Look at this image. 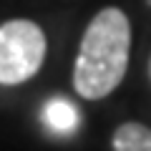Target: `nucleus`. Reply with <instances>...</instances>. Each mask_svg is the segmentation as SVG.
<instances>
[{
	"mask_svg": "<svg viewBox=\"0 0 151 151\" xmlns=\"http://www.w3.org/2000/svg\"><path fill=\"white\" fill-rule=\"evenodd\" d=\"M131 23L121 8H103L81 38L73 68V86L88 101L106 98L119 88L129 68Z\"/></svg>",
	"mask_w": 151,
	"mask_h": 151,
	"instance_id": "f257e3e1",
	"label": "nucleus"
},
{
	"mask_svg": "<svg viewBox=\"0 0 151 151\" xmlns=\"http://www.w3.org/2000/svg\"><path fill=\"white\" fill-rule=\"evenodd\" d=\"M45 33L28 18H13L0 25V86L30 81L45 60Z\"/></svg>",
	"mask_w": 151,
	"mask_h": 151,
	"instance_id": "f03ea898",
	"label": "nucleus"
},
{
	"mask_svg": "<svg viewBox=\"0 0 151 151\" xmlns=\"http://www.w3.org/2000/svg\"><path fill=\"white\" fill-rule=\"evenodd\" d=\"M43 124L55 136H70L78 131V108L65 98H50L43 106Z\"/></svg>",
	"mask_w": 151,
	"mask_h": 151,
	"instance_id": "7ed1b4c3",
	"label": "nucleus"
},
{
	"mask_svg": "<svg viewBox=\"0 0 151 151\" xmlns=\"http://www.w3.org/2000/svg\"><path fill=\"white\" fill-rule=\"evenodd\" d=\"M113 151H151V129L139 121H126L111 139Z\"/></svg>",
	"mask_w": 151,
	"mask_h": 151,
	"instance_id": "20e7f679",
	"label": "nucleus"
},
{
	"mask_svg": "<svg viewBox=\"0 0 151 151\" xmlns=\"http://www.w3.org/2000/svg\"><path fill=\"white\" fill-rule=\"evenodd\" d=\"M149 76H151V60H149Z\"/></svg>",
	"mask_w": 151,
	"mask_h": 151,
	"instance_id": "39448f33",
	"label": "nucleus"
}]
</instances>
